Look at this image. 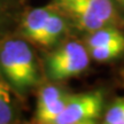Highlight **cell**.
Instances as JSON below:
<instances>
[{"mask_svg": "<svg viewBox=\"0 0 124 124\" xmlns=\"http://www.w3.org/2000/svg\"><path fill=\"white\" fill-rule=\"evenodd\" d=\"M0 68L14 89L20 92L33 86L38 78L33 53L21 39H5L0 45Z\"/></svg>", "mask_w": 124, "mask_h": 124, "instance_id": "obj_1", "label": "cell"}, {"mask_svg": "<svg viewBox=\"0 0 124 124\" xmlns=\"http://www.w3.org/2000/svg\"><path fill=\"white\" fill-rule=\"evenodd\" d=\"M54 4L86 32L114 25L117 17L114 0H54Z\"/></svg>", "mask_w": 124, "mask_h": 124, "instance_id": "obj_2", "label": "cell"}, {"mask_svg": "<svg viewBox=\"0 0 124 124\" xmlns=\"http://www.w3.org/2000/svg\"><path fill=\"white\" fill-rule=\"evenodd\" d=\"M89 64V49L80 43L69 41L52 54L47 61V70L52 79L62 80L82 74Z\"/></svg>", "mask_w": 124, "mask_h": 124, "instance_id": "obj_3", "label": "cell"}, {"mask_svg": "<svg viewBox=\"0 0 124 124\" xmlns=\"http://www.w3.org/2000/svg\"><path fill=\"white\" fill-rule=\"evenodd\" d=\"M103 95L100 91L69 97L64 109L55 124H90L100 117Z\"/></svg>", "mask_w": 124, "mask_h": 124, "instance_id": "obj_4", "label": "cell"}, {"mask_svg": "<svg viewBox=\"0 0 124 124\" xmlns=\"http://www.w3.org/2000/svg\"><path fill=\"white\" fill-rule=\"evenodd\" d=\"M69 95L54 85H47L40 90L37 103V121L39 123L55 124V121L61 114Z\"/></svg>", "mask_w": 124, "mask_h": 124, "instance_id": "obj_5", "label": "cell"}, {"mask_svg": "<svg viewBox=\"0 0 124 124\" xmlns=\"http://www.w3.org/2000/svg\"><path fill=\"white\" fill-rule=\"evenodd\" d=\"M52 12L53 9L51 6H45V7L33 8L24 15L22 21L23 32L31 41L38 44V40L44 30L46 21Z\"/></svg>", "mask_w": 124, "mask_h": 124, "instance_id": "obj_6", "label": "cell"}, {"mask_svg": "<svg viewBox=\"0 0 124 124\" xmlns=\"http://www.w3.org/2000/svg\"><path fill=\"white\" fill-rule=\"evenodd\" d=\"M25 0H0V41L22 15ZM5 40V39H4Z\"/></svg>", "mask_w": 124, "mask_h": 124, "instance_id": "obj_7", "label": "cell"}, {"mask_svg": "<svg viewBox=\"0 0 124 124\" xmlns=\"http://www.w3.org/2000/svg\"><path fill=\"white\" fill-rule=\"evenodd\" d=\"M66 30V21L61 15L56 12H52L48 16L44 30L41 32L38 44L43 46H51L54 45L59 39L63 31Z\"/></svg>", "mask_w": 124, "mask_h": 124, "instance_id": "obj_8", "label": "cell"}, {"mask_svg": "<svg viewBox=\"0 0 124 124\" xmlns=\"http://www.w3.org/2000/svg\"><path fill=\"white\" fill-rule=\"evenodd\" d=\"M89 49L90 56L98 62H108L118 58L124 52V37Z\"/></svg>", "mask_w": 124, "mask_h": 124, "instance_id": "obj_9", "label": "cell"}, {"mask_svg": "<svg viewBox=\"0 0 124 124\" xmlns=\"http://www.w3.org/2000/svg\"><path fill=\"white\" fill-rule=\"evenodd\" d=\"M14 107L12 95L5 80L0 77V124H7L13 121Z\"/></svg>", "mask_w": 124, "mask_h": 124, "instance_id": "obj_10", "label": "cell"}, {"mask_svg": "<svg viewBox=\"0 0 124 124\" xmlns=\"http://www.w3.org/2000/svg\"><path fill=\"white\" fill-rule=\"evenodd\" d=\"M103 122L106 124H124V99H118L107 109Z\"/></svg>", "mask_w": 124, "mask_h": 124, "instance_id": "obj_11", "label": "cell"}, {"mask_svg": "<svg viewBox=\"0 0 124 124\" xmlns=\"http://www.w3.org/2000/svg\"><path fill=\"white\" fill-rule=\"evenodd\" d=\"M117 1H118V0H117Z\"/></svg>", "mask_w": 124, "mask_h": 124, "instance_id": "obj_12", "label": "cell"}]
</instances>
